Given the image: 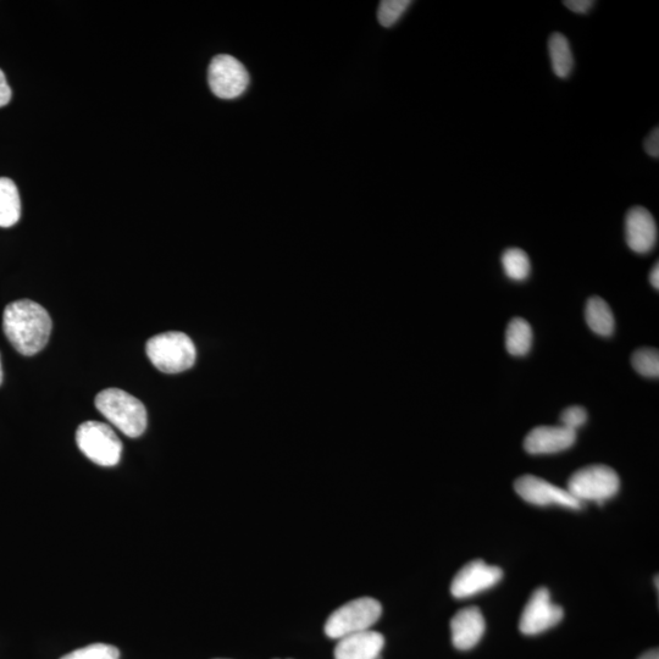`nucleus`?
Listing matches in <instances>:
<instances>
[{
    "mask_svg": "<svg viewBox=\"0 0 659 659\" xmlns=\"http://www.w3.org/2000/svg\"><path fill=\"white\" fill-rule=\"evenodd\" d=\"M3 328L15 350L31 357L47 346L53 323L51 315L40 304L20 299L5 308Z\"/></svg>",
    "mask_w": 659,
    "mask_h": 659,
    "instance_id": "obj_1",
    "label": "nucleus"
},
{
    "mask_svg": "<svg viewBox=\"0 0 659 659\" xmlns=\"http://www.w3.org/2000/svg\"><path fill=\"white\" fill-rule=\"evenodd\" d=\"M96 407L103 417L127 437L141 436L147 428V411L141 401L123 390L108 389L98 393Z\"/></svg>",
    "mask_w": 659,
    "mask_h": 659,
    "instance_id": "obj_2",
    "label": "nucleus"
},
{
    "mask_svg": "<svg viewBox=\"0 0 659 659\" xmlns=\"http://www.w3.org/2000/svg\"><path fill=\"white\" fill-rule=\"evenodd\" d=\"M149 361L165 374H179L196 362V347L184 332H165L149 339L146 345Z\"/></svg>",
    "mask_w": 659,
    "mask_h": 659,
    "instance_id": "obj_3",
    "label": "nucleus"
},
{
    "mask_svg": "<svg viewBox=\"0 0 659 659\" xmlns=\"http://www.w3.org/2000/svg\"><path fill=\"white\" fill-rule=\"evenodd\" d=\"M379 601L371 597L357 598L343 605L332 614L325 624V634L330 639L340 640L345 636L370 630L381 617Z\"/></svg>",
    "mask_w": 659,
    "mask_h": 659,
    "instance_id": "obj_4",
    "label": "nucleus"
},
{
    "mask_svg": "<svg viewBox=\"0 0 659 659\" xmlns=\"http://www.w3.org/2000/svg\"><path fill=\"white\" fill-rule=\"evenodd\" d=\"M620 479L616 470L607 465L596 464L581 468L568 481V492L581 503L584 501L603 502L618 494Z\"/></svg>",
    "mask_w": 659,
    "mask_h": 659,
    "instance_id": "obj_5",
    "label": "nucleus"
},
{
    "mask_svg": "<svg viewBox=\"0 0 659 659\" xmlns=\"http://www.w3.org/2000/svg\"><path fill=\"white\" fill-rule=\"evenodd\" d=\"M76 442L80 451L101 467H114L120 462L123 443L107 424L99 422L81 424L76 431Z\"/></svg>",
    "mask_w": 659,
    "mask_h": 659,
    "instance_id": "obj_6",
    "label": "nucleus"
},
{
    "mask_svg": "<svg viewBox=\"0 0 659 659\" xmlns=\"http://www.w3.org/2000/svg\"><path fill=\"white\" fill-rule=\"evenodd\" d=\"M210 90L221 99H235L246 92L249 74L245 66L231 55L220 54L208 70Z\"/></svg>",
    "mask_w": 659,
    "mask_h": 659,
    "instance_id": "obj_7",
    "label": "nucleus"
},
{
    "mask_svg": "<svg viewBox=\"0 0 659 659\" xmlns=\"http://www.w3.org/2000/svg\"><path fill=\"white\" fill-rule=\"evenodd\" d=\"M564 611L551 601L550 591L540 587L534 591L519 620L524 635H539L562 622Z\"/></svg>",
    "mask_w": 659,
    "mask_h": 659,
    "instance_id": "obj_8",
    "label": "nucleus"
},
{
    "mask_svg": "<svg viewBox=\"0 0 659 659\" xmlns=\"http://www.w3.org/2000/svg\"><path fill=\"white\" fill-rule=\"evenodd\" d=\"M514 490L524 501L535 506H561L569 509H581L584 506L568 490L534 475L520 476L514 483Z\"/></svg>",
    "mask_w": 659,
    "mask_h": 659,
    "instance_id": "obj_9",
    "label": "nucleus"
},
{
    "mask_svg": "<svg viewBox=\"0 0 659 659\" xmlns=\"http://www.w3.org/2000/svg\"><path fill=\"white\" fill-rule=\"evenodd\" d=\"M503 578L501 568L476 559L465 564L454 577L451 594L456 598H468L496 586Z\"/></svg>",
    "mask_w": 659,
    "mask_h": 659,
    "instance_id": "obj_10",
    "label": "nucleus"
},
{
    "mask_svg": "<svg viewBox=\"0 0 659 659\" xmlns=\"http://www.w3.org/2000/svg\"><path fill=\"white\" fill-rule=\"evenodd\" d=\"M625 237L631 251L639 254L652 251L657 243L658 230L649 210L642 207L629 210L625 219Z\"/></svg>",
    "mask_w": 659,
    "mask_h": 659,
    "instance_id": "obj_11",
    "label": "nucleus"
},
{
    "mask_svg": "<svg viewBox=\"0 0 659 659\" xmlns=\"http://www.w3.org/2000/svg\"><path fill=\"white\" fill-rule=\"evenodd\" d=\"M577 441L575 431L564 426H537L525 437L524 448L530 454H553L568 450Z\"/></svg>",
    "mask_w": 659,
    "mask_h": 659,
    "instance_id": "obj_12",
    "label": "nucleus"
},
{
    "mask_svg": "<svg viewBox=\"0 0 659 659\" xmlns=\"http://www.w3.org/2000/svg\"><path fill=\"white\" fill-rule=\"evenodd\" d=\"M485 630V618L479 608L461 609L451 620L453 646L461 651L472 650L483 639Z\"/></svg>",
    "mask_w": 659,
    "mask_h": 659,
    "instance_id": "obj_13",
    "label": "nucleus"
},
{
    "mask_svg": "<svg viewBox=\"0 0 659 659\" xmlns=\"http://www.w3.org/2000/svg\"><path fill=\"white\" fill-rule=\"evenodd\" d=\"M385 639L376 631L345 636L335 649V659H379Z\"/></svg>",
    "mask_w": 659,
    "mask_h": 659,
    "instance_id": "obj_14",
    "label": "nucleus"
},
{
    "mask_svg": "<svg viewBox=\"0 0 659 659\" xmlns=\"http://www.w3.org/2000/svg\"><path fill=\"white\" fill-rule=\"evenodd\" d=\"M21 217V201L18 187L13 180L0 177V227L18 224Z\"/></svg>",
    "mask_w": 659,
    "mask_h": 659,
    "instance_id": "obj_15",
    "label": "nucleus"
},
{
    "mask_svg": "<svg viewBox=\"0 0 659 659\" xmlns=\"http://www.w3.org/2000/svg\"><path fill=\"white\" fill-rule=\"evenodd\" d=\"M585 317L590 329L600 336H611L614 317L611 307L601 297H591L586 304Z\"/></svg>",
    "mask_w": 659,
    "mask_h": 659,
    "instance_id": "obj_16",
    "label": "nucleus"
},
{
    "mask_svg": "<svg viewBox=\"0 0 659 659\" xmlns=\"http://www.w3.org/2000/svg\"><path fill=\"white\" fill-rule=\"evenodd\" d=\"M553 71L559 79H567L572 73L574 58L567 37L562 33H553L548 42Z\"/></svg>",
    "mask_w": 659,
    "mask_h": 659,
    "instance_id": "obj_17",
    "label": "nucleus"
},
{
    "mask_svg": "<svg viewBox=\"0 0 659 659\" xmlns=\"http://www.w3.org/2000/svg\"><path fill=\"white\" fill-rule=\"evenodd\" d=\"M531 343H533V330L528 321L514 318L506 332L507 351L512 356L522 357L530 351Z\"/></svg>",
    "mask_w": 659,
    "mask_h": 659,
    "instance_id": "obj_18",
    "label": "nucleus"
},
{
    "mask_svg": "<svg viewBox=\"0 0 659 659\" xmlns=\"http://www.w3.org/2000/svg\"><path fill=\"white\" fill-rule=\"evenodd\" d=\"M502 265L508 278L514 281H523L530 275V259L523 249H507L502 256Z\"/></svg>",
    "mask_w": 659,
    "mask_h": 659,
    "instance_id": "obj_19",
    "label": "nucleus"
},
{
    "mask_svg": "<svg viewBox=\"0 0 659 659\" xmlns=\"http://www.w3.org/2000/svg\"><path fill=\"white\" fill-rule=\"evenodd\" d=\"M631 364L646 378L657 379L659 376V353L655 348H640L631 357Z\"/></svg>",
    "mask_w": 659,
    "mask_h": 659,
    "instance_id": "obj_20",
    "label": "nucleus"
},
{
    "mask_svg": "<svg viewBox=\"0 0 659 659\" xmlns=\"http://www.w3.org/2000/svg\"><path fill=\"white\" fill-rule=\"evenodd\" d=\"M409 0H384L379 5L378 20L384 27H391L400 20L407 9L411 7Z\"/></svg>",
    "mask_w": 659,
    "mask_h": 659,
    "instance_id": "obj_21",
    "label": "nucleus"
},
{
    "mask_svg": "<svg viewBox=\"0 0 659 659\" xmlns=\"http://www.w3.org/2000/svg\"><path fill=\"white\" fill-rule=\"evenodd\" d=\"M120 651L107 644H92L73 651L60 659H119Z\"/></svg>",
    "mask_w": 659,
    "mask_h": 659,
    "instance_id": "obj_22",
    "label": "nucleus"
},
{
    "mask_svg": "<svg viewBox=\"0 0 659 659\" xmlns=\"http://www.w3.org/2000/svg\"><path fill=\"white\" fill-rule=\"evenodd\" d=\"M587 422V412L586 409L580 406H572L564 411L561 414V424L564 428L575 431L581 428Z\"/></svg>",
    "mask_w": 659,
    "mask_h": 659,
    "instance_id": "obj_23",
    "label": "nucleus"
},
{
    "mask_svg": "<svg viewBox=\"0 0 659 659\" xmlns=\"http://www.w3.org/2000/svg\"><path fill=\"white\" fill-rule=\"evenodd\" d=\"M563 4L573 13L586 14L594 7L595 2H592V0H567Z\"/></svg>",
    "mask_w": 659,
    "mask_h": 659,
    "instance_id": "obj_24",
    "label": "nucleus"
},
{
    "mask_svg": "<svg viewBox=\"0 0 659 659\" xmlns=\"http://www.w3.org/2000/svg\"><path fill=\"white\" fill-rule=\"evenodd\" d=\"M644 148L647 154L651 155L652 158L658 159L659 157V130L656 127L655 130L651 132V135L646 138L644 143Z\"/></svg>",
    "mask_w": 659,
    "mask_h": 659,
    "instance_id": "obj_25",
    "label": "nucleus"
},
{
    "mask_svg": "<svg viewBox=\"0 0 659 659\" xmlns=\"http://www.w3.org/2000/svg\"><path fill=\"white\" fill-rule=\"evenodd\" d=\"M11 88L2 70H0V108L5 107L11 99Z\"/></svg>",
    "mask_w": 659,
    "mask_h": 659,
    "instance_id": "obj_26",
    "label": "nucleus"
},
{
    "mask_svg": "<svg viewBox=\"0 0 659 659\" xmlns=\"http://www.w3.org/2000/svg\"><path fill=\"white\" fill-rule=\"evenodd\" d=\"M650 281L653 287H655L656 290L659 289V267L658 263H656L655 267H653L650 275Z\"/></svg>",
    "mask_w": 659,
    "mask_h": 659,
    "instance_id": "obj_27",
    "label": "nucleus"
},
{
    "mask_svg": "<svg viewBox=\"0 0 659 659\" xmlns=\"http://www.w3.org/2000/svg\"><path fill=\"white\" fill-rule=\"evenodd\" d=\"M639 659H659V652L657 649L647 651Z\"/></svg>",
    "mask_w": 659,
    "mask_h": 659,
    "instance_id": "obj_28",
    "label": "nucleus"
},
{
    "mask_svg": "<svg viewBox=\"0 0 659 659\" xmlns=\"http://www.w3.org/2000/svg\"><path fill=\"white\" fill-rule=\"evenodd\" d=\"M3 378H4V374H3V367H2V356H0V385L3 384Z\"/></svg>",
    "mask_w": 659,
    "mask_h": 659,
    "instance_id": "obj_29",
    "label": "nucleus"
},
{
    "mask_svg": "<svg viewBox=\"0 0 659 659\" xmlns=\"http://www.w3.org/2000/svg\"><path fill=\"white\" fill-rule=\"evenodd\" d=\"M276 659H278V658H276Z\"/></svg>",
    "mask_w": 659,
    "mask_h": 659,
    "instance_id": "obj_30",
    "label": "nucleus"
}]
</instances>
